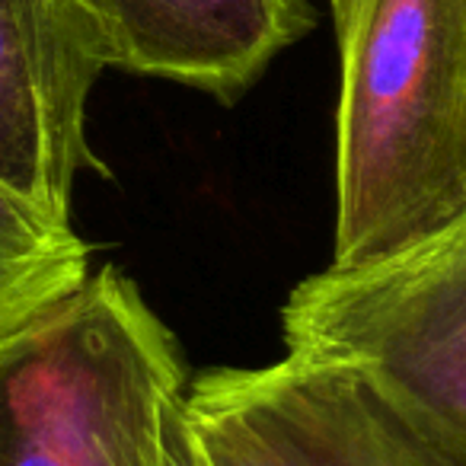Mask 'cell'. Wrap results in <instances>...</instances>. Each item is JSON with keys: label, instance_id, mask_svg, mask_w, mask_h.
<instances>
[{"label": "cell", "instance_id": "cell-6", "mask_svg": "<svg viewBox=\"0 0 466 466\" xmlns=\"http://www.w3.org/2000/svg\"><path fill=\"white\" fill-rule=\"evenodd\" d=\"M266 377L317 466H460L342 370L285 355Z\"/></svg>", "mask_w": 466, "mask_h": 466}, {"label": "cell", "instance_id": "cell-1", "mask_svg": "<svg viewBox=\"0 0 466 466\" xmlns=\"http://www.w3.org/2000/svg\"><path fill=\"white\" fill-rule=\"evenodd\" d=\"M329 268L390 259L466 214V0H342Z\"/></svg>", "mask_w": 466, "mask_h": 466}, {"label": "cell", "instance_id": "cell-3", "mask_svg": "<svg viewBox=\"0 0 466 466\" xmlns=\"http://www.w3.org/2000/svg\"><path fill=\"white\" fill-rule=\"evenodd\" d=\"M281 336L288 355L355 377L466 466V214L390 259L304 279Z\"/></svg>", "mask_w": 466, "mask_h": 466}, {"label": "cell", "instance_id": "cell-5", "mask_svg": "<svg viewBox=\"0 0 466 466\" xmlns=\"http://www.w3.org/2000/svg\"><path fill=\"white\" fill-rule=\"evenodd\" d=\"M106 65L240 99L317 26L307 0H84Z\"/></svg>", "mask_w": 466, "mask_h": 466}, {"label": "cell", "instance_id": "cell-2", "mask_svg": "<svg viewBox=\"0 0 466 466\" xmlns=\"http://www.w3.org/2000/svg\"><path fill=\"white\" fill-rule=\"evenodd\" d=\"M179 345L116 266L0 339V466H167Z\"/></svg>", "mask_w": 466, "mask_h": 466}, {"label": "cell", "instance_id": "cell-10", "mask_svg": "<svg viewBox=\"0 0 466 466\" xmlns=\"http://www.w3.org/2000/svg\"><path fill=\"white\" fill-rule=\"evenodd\" d=\"M339 4H342V0H329V7H339Z\"/></svg>", "mask_w": 466, "mask_h": 466}, {"label": "cell", "instance_id": "cell-9", "mask_svg": "<svg viewBox=\"0 0 466 466\" xmlns=\"http://www.w3.org/2000/svg\"><path fill=\"white\" fill-rule=\"evenodd\" d=\"M163 441H167V466H208L198 441L188 425L186 412V390L176 393L167 406V421H163Z\"/></svg>", "mask_w": 466, "mask_h": 466}, {"label": "cell", "instance_id": "cell-4", "mask_svg": "<svg viewBox=\"0 0 466 466\" xmlns=\"http://www.w3.org/2000/svg\"><path fill=\"white\" fill-rule=\"evenodd\" d=\"M106 67L84 0H0V179L55 218L93 167L86 106Z\"/></svg>", "mask_w": 466, "mask_h": 466}, {"label": "cell", "instance_id": "cell-8", "mask_svg": "<svg viewBox=\"0 0 466 466\" xmlns=\"http://www.w3.org/2000/svg\"><path fill=\"white\" fill-rule=\"evenodd\" d=\"M90 279V247L0 179V339Z\"/></svg>", "mask_w": 466, "mask_h": 466}, {"label": "cell", "instance_id": "cell-7", "mask_svg": "<svg viewBox=\"0 0 466 466\" xmlns=\"http://www.w3.org/2000/svg\"><path fill=\"white\" fill-rule=\"evenodd\" d=\"M186 412L208 466H317L285 419L266 368H220L186 387Z\"/></svg>", "mask_w": 466, "mask_h": 466}]
</instances>
